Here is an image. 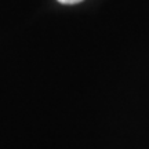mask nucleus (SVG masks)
I'll return each instance as SVG.
<instances>
[{
	"label": "nucleus",
	"mask_w": 149,
	"mask_h": 149,
	"mask_svg": "<svg viewBox=\"0 0 149 149\" xmlns=\"http://www.w3.org/2000/svg\"><path fill=\"white\" fill-rule=\"evenodd\" d=\"M58 1L62 4H76V3H80L83 0H58Z\"/></svg>",
	"instance_id": "obj_1"
}]
</instances>
